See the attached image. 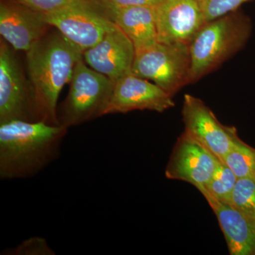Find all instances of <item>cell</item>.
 <instances>
[{"label": "cell", "mask_w": 255, "mask_h": 255, "mask_svg": "<svg viewBox=\"0 0 255 255\" xmlns=\"http://www.w3.org/2000/svg\"><path fill=\"white\" fill-rule=\"evenodd\" d=\"M68 128L43 122L12 120L0 124V178L27 179L60 156Z\"/></svg>", "instance_id": "cell-1"}, {"label": "cell", "mask_w": 255, "mask_h": 255, "mask_svg": "<svg viewBox=\"0 0 255 255\" xmlns=\"http://www.w3.org/2000/svg\"><path fill=\"white\" fill-rule=\"evenodd\" d=\"M82 53L60 33L45 35L26 52L32 94L38 122L59 126L58 97L71 80Z\"/></svg>", "instance_id": "cell-2"}, {"label": "cell", "mask_w": 255, "mask_h": 255, "mask_svg": "<svg viewBox=\"0 0 255 255\" xmlns=\"http://www.w3.org/2000/svg\"><path fill=\"white\" fill-rule=\"evenodd\" d=\"M252 32L251 18L238 11L206 23L189 43V84L204 78L243 49Z\"/></svg>", "instance_id": "cell-3"}, {"label": "cell", "mask_w": 255, "mask_h": 255, "mask_svg": "<svg viewBox=\"0 0 255 255\" xmlns=\"http://www.w3.org/2000/svg\"><path fill=\"white\" fill-rule=\"evenodd\" d=\"M79 60L70 80L68 98L58 118L60 125L68 128L102 117L114 83L110 78L91 68L85 60Z\"/></svg>", "instance_id": "cell-4"}, {"label": "cell", "mask_w": 255, "mask_h": 255, "mask_svg": "<svg viewBox=\"0 0 255 255\" xmlns=\"http://www.w3.org/2000/svg\"><path fill=\"white\" fill-rule=\"evenodd\" d=\"M190 65L189 44L157 42L135 53L131 73L151 80L173 96L182 87L189 85Z\"/></svg>", "instance_id": "cell-5"}, {"label": "cell", "mask_w": 255, "mask_h": 255, "mask_svg": "<svg viewBox=\"0 0 255 255\" xmlns=\"http://www.w3.org/2000/svg\"><path fill=\"white\" fill-rule=\"evenodd\" d=\"M42 16L82 54L97 44L114 25L112 18L97 11L88 0Z\"/></svg>", "instance_id": "cell-6"}, {"label": "cell", "mask_w": 255, "mask_h": 255, "mask_svg": "<svg viewBox=\"0 0 255 255\" xmlns=\"http://www.w3.org/2000/svg\"><path fill=\"white\" fill-rule=\"evenodd\" d=\"M12 120L38 122L31 87L18 60L2 41L0 46V124Z\"/></svg>", "instance_id": "cell-7"}, {"label": "cell", "mask_w": 255, "mask_h": 255, "mask_svg": "<svg viewBox=\"0 0 255 255\" xmlns=\"http://www.w3.org/2000/svg\"><path fill=\"white\" fill-rule=\"evenodd\" d=\"M174 105L172 95L155 83L130 73L115 82L102 116L136 110L162 113Z\"/></svg>", "instance_id": "cell-8"}, {"label": "cell", "mask_w": 255, "mask_h": 255, "mask_svg": "<svg viewBox=\"0 0 255 255\" xmlns=\"http://www.w3.org/2000/svg\"><path fill=\"white\" fill-rule=\"evenodd\" d=\"M184 132L201 142L221 160L238 138L235 128L226 127L200 99L185 95L182 107Z\"/></svg>", "instance_id": "cell-9"}, {"label": "cell", "mask_w": 255, "mask_h": 255, "mask_svg": "<svg viewBox=\"0 0 255 255\" xmlns=\"http://www.w3.org/2000/svg\"><path fill=\"white\" fill-rule=\"evenodd\" d=\"M220 160L205 146L184 132L169 157L165 175L169 179L189 183L199 189L209 183Z\"/></svg>", "instance_id": "cell-10"}, {"label": "cell", "mask_w": 255, "mask_h": 255, "mask_svg": "<svg viewBox=\"0 0 255 255\" xmlns=\"http://www.w3.org/2000/svg\"><path fill=\"white\" fill-rule=\"evenodd\" d=\"M157 41L189 44L206 23L199 0H164L155 8Z\"/></svg>", "instance_id": "cell-11"}, {"label": "cell", "mask_w": 255, "mask_h": 255, "mask_svg": "<svg viewBox=\"0 0 255 255\" xmlns=\"http://www.w3.org/2000/svg\"><path fill=\"white\" fill-rule=\"evenodd\" d=\"M82 56L90 68L115 82L131 73L135 50L131 41L114 23L104 38Z\"/></svg>", "instance_id": "cell-12"}, {"label": "cell", "mask_w": 255, "mask_h": 255, "mask_svg": "<svg viewBox=\"0 0 255 255\" xmlns=\"http://www.w3.org/2000/svg\"><path fill=\"white\" fill-rule=\"evenodd\" d=\"M48 26L41 13L16 1L1 3L0 34L15 50L26 53L46 34Z\"/></svg>", "instance_id": "cell-13"}, {"label": "cell", "mask_w": 255, "mask_h": 255, "mask_svg": "<svg viewBox=\"0 0 255 255\" xmlns=\"http://www.w3.org/2000/svg\"><path fill=\"white\" fill-rule=\"evenodd\" d=\"M205 197L217 217L232 255H255V219L228 203L216 199L204 189L199 190Z\"/></svg>", "instance_id": "cell-14"}, {"label": "cell", "mask_w": 255, "mask_h": 255, "mask_svg": "<svg viewBox=\"0 0 255 255\" xmlns=\"http://www.w3.org/2000/svg\"><path fill=\"white\" fill-rule=\"evenodd\" d=\"M112 20L131 41L135 53L157 43L155 8L149 6H107Z\"/></svg>", "instance_id": "cell-15"}, {"label": "cell", "mask_w": 255, "mask_h": 255, "mask_svg": "<svg viewBox=\"0 0 255 255\" xmlns=\"http://www.w3.org/2000/svg\"><path fill=\"white\" fill-rule=\"evenodd\" d=\"M222 161L231 168L238 179H255V149L245 143L240 137L233 143Z\"/></svg>", "instance_id": "cell-16"}, {"label": "cell", "mask_w": 255, "mask_h": 255, "mask_svg": "<svg viewBox=\"0 0 255 255\" xmlns=\"http://www.w3.org/2000/svg\"><path fill=\"white\" fill-rule=\"evenodd\" d=\"M238 177L231 168L222 160H220L217 168L206 187L199 188L205 189L218 200L229 204L231 195Z\"/></svg>", "instance_id": "cell-17"}, {"label": "cell", "mask_w": 255, "mask_h": 255, "mask_svg": "<svg viewBox=\"0 0 255 255\" xmlns=\"http://www.w3.org/2000/svg\"><path fill=\"white\" fill-rule=\"evenodd\" d=\"M230 204L255 219V179L239 178L236 182Z\"/></svg>", "instance_id": "cell-18"}, {"label": "cell", "mask_w": 255, "mask_h": 255, "mask_svg": "<svg viewBox=\"0 0 255 255\" xmlns=\"http://www.w3.org/2000/svg\"><path fill=\"white\" fill-rule=\"evenodd\" d=\"M251 0H199L206 23L238 11Z\"/></svg>", "instance_id": "cell-19"}, {"label": "cell", "mask_w": 255, "mask_h": 255, "mask_svg": "<svg viewBox=\"0 0 255 255\" xmlns=\"http://www.w3.org/2000/svg\"><path fill=\"white\" fill-rule=\"evenodd\" d=\"M6 255H54L55 252L43 238L33 237L23 241L14 249L8 250ZM5 255V254H4Z\"/></svg>", "instance_id": "cell-20"}, {"label": "cell", "mask_w": 255, "mask_h": 255, "mask_svg": "<svg viewBox=\"0 0 255 255\" xmlns=\"http://www.w3.org/2000/svg\"><path fill=\"white\" fill-rule=\"evenodd\" d=\"M30 9L41 13L48 14L54 12L70 5L76 4L83 0H14Z\"/></svg>", "instance_id": "cell-21"}, {"label": "cell", "mask_w": 255, "mask_h": 255, "mask_svg": "<svg viewBox=\"0 0 255 255\" xmlns=\"http://www.w3.org/2000/svg\"><path fill=\"white\" fill-rule=\"evenodd\" d=\"M106 6H149L157 7L164 0H99Z\"/></svg>", "instance_id": "cell-22"}]
</instances>
